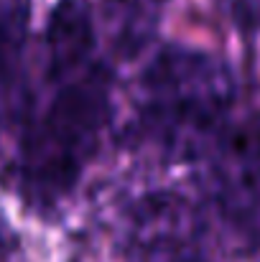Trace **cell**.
Wrapping results in <instances>:
<instances>
[{"instance_id": "277c9868", "label": "cell", "mask_w": 260, "mask_h": 262, "mask_svg": "<svg viewBox=\"0 0 260 262\" xmlns=\"http://www.w3.org/2000/svg\"><path fill=\"white\" fill-rule=\"evenodd\" d=\"M94 46H97V33L89 3L56 0L44 31L46 79H59L89 67Z\"/></svg>"}, {"instance_id": "8992f818", "label": "cell", "mask_w": 260, "mask_h": 262, "mask_svg": "<svg viewBox=\"0 0 260 262\" xmlns=\"http://www.w3.org/2000/svg\"><path fill=\"white\" fill-rule=\"evenodd\" d=\"M8 255H10V234L0 224V262H8Z\"/></svg>"}, {"instance_id": "3957f363", "label": "cell", "mask_w": 260, "mask_h": 262, "mask_svg": "<svg viewBox=\"0 0 260 262\" xmlns=\"http://www.w3.org/2000/svg\"><path fill=\"white\" fill-rule=\"evenodd\" d=\"M28 8L23 0H0V135L23 127L31 112L26 79Z\"/></svg>"}, {"instance_id": "5b68a950", "label": "cell", "mask_w": 260, "mask_h": 262, "mask_svg": "<svg viewBox=\"0 0 260 262\" xmlns=\"http://www.w3.org/2000/svg\"><path fill=\"white\" fill-rule=\"evenodd\" d=\"M214 5L237 31H260V0H214Z\"/></svg>"}, {"instance_id": "7a4b0ae2", "label": "cell", "mask_w": 260, "mask_h": 262, "mask_svg": "<svg viewBox=\"0 0 260 262\" xmlns=\"http://www.w3.org/2000/svg\"><path fill=\"white\" fill-rule=\"evenodd\" d=\"M148 120L176 135L178 130H207L217 125L232 102V77L212 56L169 46L143 72Z\"/></svg>"}, {"instance_id": "6da1fadb", "label": "cell", "mask_w": 260, "mask_h": 262, "mask_svg": "<svg viewBox=\"0 0 260 262\" xmlns=\"http://www.w3.org/2000/svg\"><path fill=\"white\" fill-rule=\"evenodd\" d=\"M49 84V104L28 115L15 148L18 183L33 204H54L77 186L110 117V77L99 64Z\"/></svg>"}]
</instances>
